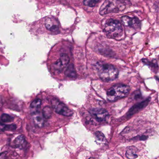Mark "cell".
<instances>
[{"mask_svg":"<svg viewBox=\"0 0 159 159\" xmlns=\"http://www.w3.org/2000/svg\"><path fill=\"white\" fill-rule=\"evenodd\" d=\"M96 67L99 78L103 81L108 82L118 78V70L111 64L98 62L97 63Z\"/></svg>","mask_w":159,"mask_h":159,"instance_id":"cell-1","label":"cell"},{"mask_svg":"<svg viewBox=\"0 0 159 159\" xmlns=\"http://www.w3.org/2000/svg\"><path fill=\"white\" fill-rule=\"evenodd\" d=\"M126 2L122 1H106L99 10L101 15H105L111 13H118L124 11L126 8Z\"/></svg>","mask_w":159,"mask_h":159,"instance_id":"cell-2","label":"cell"},{"mask_svg":"<svg viewBox=\"0 0 159 159\" xmlns=\"http://www.w3.org/2000/svg\"><path fill=\"white\" fill-rule=\"evenodd\" d=\"M130 87L123 84H116L111 87L107 92V99L115 101L126 97L129 93Z\"/></svg>","mask_w":159,"mask_h":159,"instance_id":"cell-3","label":"cell"},{"mask_svg":"<svg viewBox=\"0 0 159 159\" xmlns=\"http://www.w3.org/2000/svg\"><path fill=\"white\" fill-rule=\"evenodd\" d=\"M104 31L109 38L115 39L120 37L123 31L121 24L118 20L109 19L105 24Z\"/></svg>","mask_w":159,"mask_h":159,"instance_id":"cell-4","label":"cell"},{"mask_svg":"<svg viewBox=\"0 0 159 159\" xmlns=\"http://www.w3.org/2000/svg\"><path fill=\"white\" fill-rule=\"evenodd\" d=\"M52 105L54 110L58 114L67 117L72 116L73 114V111L71 110L57 98H54L52 99Z\"/></svg>","mask_w":159,"mask_h":159,"instance_id":"cell-5","label":"cell"},{"mask_svg":"<svg viewBox=\"0 0 159 159\" xmlns=\"http://www.w3.org/2000/svg\"><path fill=\"white\" fill-rule=\"evenodd\" d=\"M69 62L70 58L66 54H62L60 56V59L52 65V71L55 74H59L68 65Z\"/></svg>","mask_w":159,"mask_h":159,"instance_id":"cell-6","label":"cell"},{"mask_svg":"<svg viewBox=\"0 0 159 159\" xmlns=\"http://www.w3.org/2000/svg\"><path fill=\"white\" fill-rule=\"evenodd\" d=\"M92 117L98 121H103L106 120L108 117L109 113L106 110L100 108H94L89 110Z\"/></svg>","mask_w":159,"mask_h":159,"instance_id":"cell-7","label":"cell"},{"mask_svg":"<svg viewBox=\"0 0 159 159\" xmlns=\"http://www.w3.org/2000/svg\"><path fill=\"white\" fill-rule=\"evenodd\" d=\"M123 24L125 26L130 27L135 29H138L140 27V22L136 17L131 18L128 16H124L121 18Z\"/></svg>","mask_w":159,"mask_h":159,"instance_id":"cell-8","label":"cell"},{"mask_svg":"<svg viewBox=\"0 0 159 159\" xmlns=\"http://www.w3.org/2000/svg\"><path fill=\"white\" fill-rule=\"evenodd\" d=\"M45 26L47 29L52 32L59 30V24L57 20L53 17H49L45 20Z\"/></svg>","mask_w":159,"mask_h":159,"instance_id":"cell-9","label":"cell"},{"mask_svg":"<svg viewBox=\"0 0 159 159\" xmlns=\"http://www.w3.org/2000/svg\"><path fill=\"white\" fill-rule=\"evenodd\" d=\"M150 101V98H148L146 100L140 102V103H138L136 105H134L133 106L130 110H129L128 112H127V116L128 117L132 116L134 114H135L137 112H138L140 110L144 108L145 107L148 105V104L149 102Z\"/></svg>","mask_w":159,"mask_h":159,"instance_id":"cell-10","label":"cell"},{"mask_svg":"<svg viewBox=\"0 0 159 159\" xmlns=\"http://www.w3.org/2000/svg\"><path fill=\"white\" fill-rule=\"evenodd\" d=\"M33 121L35 124L39 128H42L44 126V118L42 114L40 112H37L33 113L32 116Z\"/></svg>","mask_w":159,"mask_h":159,"instance_id":"cell-11","label":"cell"},{"mask_svg":"<svg viewBox=\"0 0 159 159\" xmlns=\"http://www.w3.org/2000/svg\"><path fill=\"white\" fill-rule=\"evenodd\" d=\"M138 150L136 147L131 146L128 147L125 152L126 157L129 159H135L138 157Z\"/></svg>","mask_w":159,"mask_h":159,"instance_id":"cell-12","label":"cell"},{"mask_svg":"<svg viewBox=\"0 0 159 159\" xmlns=\"http://www.w3.org/2000/svg\"><path fill=\"white\" fill-rule=\"evenodd\" d=\"M41 104L42 101L39 98H37L32 101L30 104V108L33 113L38 112V111L40 108Z\"/></svg>","mask_w":159,"mask_h":159,"instance_id":"cell-13","label":"cell"},{"mask_svg":"<svg viewBox=\"0 0 159 159\" xmlns=\"http://www.w3.org/2000/svg\"><path fill=\"white\" fill-rule=\"evenodd\" d=\"M65 74L69 78H72V79L76 78L77 74L73 64H70L68 66L65 72Z\"/></svg>","mask_w":159,"mask_h":159,"instance_id":"cell-14","label":"cell"},{"mask_svg":"<svg viewBox=\"0 0 159 159\" xmlns=\"http://www.w3.org/2000/svg\"><path fill=\"white\" fill-rule=\"evenodd\" d=\"M16 128V125H5L0 122V131H13Z\"/></svg>","mask_w":159,"mask_h":159,"instance_id":"cell-15","label":"cell"},{"mask_svg":"<svg viewBox=\"0 0 159 159\" xmlns=\"http://www.w3.org/2000/svg\"><path fill=\"white\" fill-rule=\"evenodd\" d=\"M25 142V138L23 135L18 136L14 141L15 145L17 148H22Z\"/></svg>","mask_w":159,"mask_h":159,"instance_id":"cell-16","label":"cell"},{"mask_svg":"<svg viewBox=\"0 0 159 159\" xmlns=\"http://www.w3.org/2000/svg\"><path fill=\"white\" fill-rule=\"evenodd\" d=\"M52 110L50 107H44L43 109L42 115L44 119H49L52 117Z\"/></svg>","mask_w":159,"mask_h":159,"instance_id":"cell-17","label":"cell"},{"mask_svg":"<svg viewBox=\"0 0 159 159\" xmlns=\"http://www.w3.org/2000/svg\"><path fill=\"white\" fill-rule=\"evenodd\" d=\"M142 61L146 65H148L154 69H158V66L157 64V61L156 60H153L152 61H149L146 59H142Z\"/></svg>","mask_w":159,"mask_h":159,"instance_id":"cell-18","label":"cell"},{"mask_svg":"<svg viewBox=\"0 0 159 159\" xmlns=\"http://www.w3.org/2000/svg\"><path fill=\"white\" fill-rule=\"evenodd\" d=\"M1 119L3 122H11L13 121L14 118L9 114L3 113L2 115Z\"/></svg>","mask_w":159,"mask_h":159,"instance_id":"cell-19","label":"cell"},{"mask_svg":"<svg viewBox=\"0 0 159 159\" xmlns=\"http://www.w3.org/2000/svg\"><path fill=\"white\" fill-rule=\"evenodd\" d=\"M95 135L96 138L98 141H101V142H104L106 141L105 136H104V134H102L101 132L97 131L96 132Z\"/></svg>","mask_w":159,"mask_h":159,"instance_id":"cell-20","label":"cell"},{"mask_svg":"<svg viewBox=\"0 0 159 159\" xmlns=\"http://www.w3.org/2000/svg\"><path fill=\"white\" fill-rule=\"evenodd\" d=\"M99 2L98 1H85L84 2V5L89 7H93L95 6L97 3Z\"/></svg>","mask_w":159,"mask_h":159,"instance_id":"cell-21","label":"cell"},{"mask_svg":"<svg viewBox=\"0 0 159 159\" xmlns=\"http://www.w3.org/2000/svg\"><path fill=\"white\" fill-rule=\"evenodd\" d=\"M6 157V155L5 153H3L0 154V159H5Z\"/></svg>","mask_w":159,"mask_h":159,"instance_id":"cell-22","label":"cell"},{"mask_svg":"<svg viewBox=\"0 0 159 159\" xmlns=\"http://www.w3.org/2000/svg\"><path fill=\"white\" fill-rule=\"evenodd\" d=\"M147 138H148V137L146 136H142L140 137L139 139L140 140H145L147 139Z\"/></svg>","mask_w":159,"mask_h":159,"instance_id":"cell-23","label":"cell"},{"mask_svg":"<svg viewBox=\"0 0 159 159\" xmlns=\"http://www.w3.org/2000/svg\"><path fill=\"white\" fill-rule=\"evenodd\" d=\"M94 159V158H90V159Z\"/></svg>","mask_w":159,"mask_h":159,"instance_id":"cell-24","label":"cell"}]
</instances>
